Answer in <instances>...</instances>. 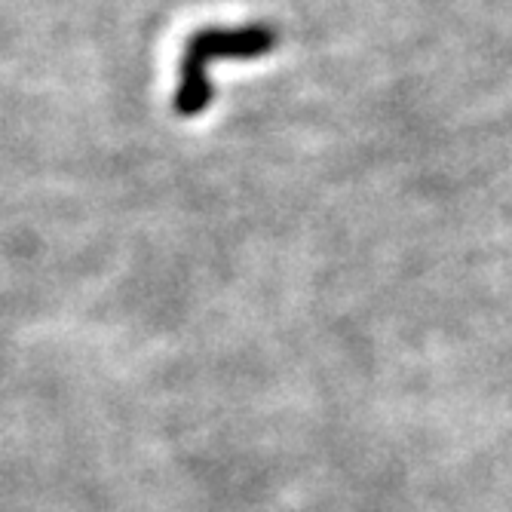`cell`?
Here are the masks:
<instances>
[{
	"mask_svg": "<svg viewBox=\"0 0 512 512\" xmlns=\"http://www.w3.org/2000/svg\"><path fill=\"white\" fill-rule=\"evenodd\" d=\"M279 34L273 25H243V28H209L188 40L181 56V77L175 92V111L184 117L200 114L212 96V80L206 74L209 62L218 59H261L276 50Z\"/></svg>",
	"mask_w": 512,
	"mask_h": 512,
	"instance_id": "6da1fadb",
	"label": "cell"
}]
</instances>
